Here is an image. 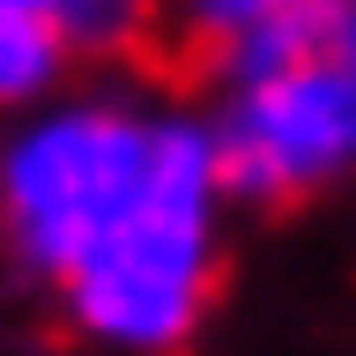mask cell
Wrapping results in <instances>:
<instances>
[{"label": "cell", "mask_w": 356, "mask_h": 356, "mask_svg": "<svg viewBox=\"0 0 356 356\" xmlns=\"http://www.w3.org/2000/svg\"><path fill=\"white\" fill-rule=\"evenodd\" d=\"M222 193L216 134L134 97H60L0 141V245L127 356H171L200 327Z\"/></svg>", "instance_id": "obj_1"}, {"label": "cell", "mask_w": 356, "mask_h": 356, "mask_svg": "<svg viewBox=\"0 0 356 356\" xmlns=\"http://www.w3.org/2000/svg\"><path fill=\"white\" fill-rule=\"evenodd\" d=\"M208 134L222 186L245 200H297L334 186L356 163V67L334 38L230 67V97Z\"/></svg>", "instance_id": "obj_2"}, {"label": "cell", "mask_w": 356, "mask_h": 356, "mask_svg": "<svg viewBox=\"0 0 356 356\" xmlns=\"http://www.w3.org/2000/svg\"><path fill=\"white\" fill-rule=\"evenodd\" d=\"M349 0H171L178 38L216 67H252L267 52L334 38Z\"/></svg>", "instance_id": "obj_3"}, {"label": "cell", "mask_w": 356, "mask_h": 356, "mask_svg": "<svg viewBox=\"0 0 356 356\" xmlns=\"http://www.w3.org/2000/svg\"><path fill=\"white\" fill-rule=\"evenodd\" d=\"M67 60H74V38L52 15L0 0V104H44V89L60 82Z\"/></svg>", "instance_id": "obj_4"}, {"label": "cell", "mask_w": 356, "mask_h": 356, "mask_svg": "<svg viewBox=\"0 0 356 356\" xmlns=\"http://www.w3.org/2000/svg\"><path fill=\"white\" fill-rule=\"evenodd\" d=\"M22 8L52 15L67 38H74V52H82V44H119L134 22L149 15V0H22Z\"/></svg>", "instance_id": "obj_5"}, {"label": "cell", "mask_w": 356, "mask_h": 356, "mask_svg": "<svg viewBox=\"0 0 356 356\" xmlns=\"http://www.w3.org/2000/svg\"><path fill=\"white\" fill-rule=\"evenodd\" d=\"M334 44H341V60L356 67V8H349V15H341V22H334Z\"/></svg>", "instance_id": "obj_6"}]
</instances>
